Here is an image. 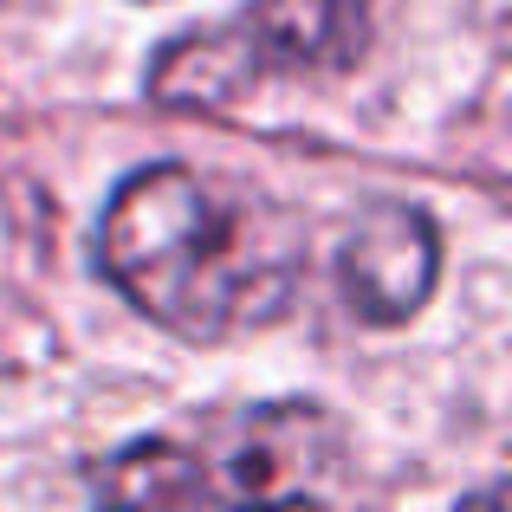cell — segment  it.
I'll return each mask as SVG.
<instances>
[{"instance_id": "6da1fadb", "label": "cell", "mask_w": 512, "mask_h": 512, "mask_svg": "<svg viewBox=\"0 0 512 512\" xmlns=\"http://www.w3.org/2000/svg\"><path fill=\"white\" fill-rule=\"evenodd\" d=\"M98 273L175 338L227 344L292 305L305 221L253 182L195 163H150L104 201Z\"/></svg>"}, {"instance_id": "7a4b0ae2", "label": "cell", "mask_w": 512, "mask_h": 512, "mask_svg": "<svg viewBox=\"0 0 512 512\" xmlns=\"http://www.w3.org/2000/svg\"><path fill=\"white\" fill-rule=\"evenodd\" d=\"M370 46L363 0H247L234 20L175 33L150 59V91L169 111H221L260 78L350 72Z\"/></svg>"}, {"instance_id": "3957f363", "label": "cell", "mask_w": 512, "mask_h": 512, "mask_svg": "<svg viewBox=\"0 0 512 512\" xmlns=\"http://www.w3.org/2000/svg\"><path fill=\"white\" fill-rule=\"evenodd\" d=\"M201 500H318L338 467V422L318 402H253L201 435H182Z\"/></svg>"}, {"instance_id": "277c9868", "label": "cell", "mask_w": 512, "mask_h": 512, "mask_svg": "<svg viewBox=\"0 0 512 512\" xmlns=\"http://www.w3.org/2000/svg\"><path fill=\"white\" fill-rule=\"evenodd\" d=\"M441 279V227L415 201H370L344 234L338 286L363 325H409Z\"/></svg>"}]
</instances>
